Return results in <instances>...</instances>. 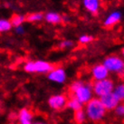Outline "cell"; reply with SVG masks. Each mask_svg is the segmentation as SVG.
I'll list each match as a JSON object with an SVG mask.
<instances>
[{
	"label": "cell",
	"mask_w": 124,
	"mask_h": 124,
	"mask_svg": "<svg viewBox=\"0 0 124 124\" xmlns=\"http://www.w3.org/2000/svg\"><path fill=\"white\" fill-rule=\"evenodd\" d=\"M103 65L110 73L117 74L119 77L124 78V59L117 54H110L104 58Z\"/></svg>",
	"instance_id": "cell-3"
},
{
	"label": "cell",
	"mask_w": 124,
	"mask_h": 124,
	"mask_svg": "<svg viewBox=\"0 0 124 124\" xmlns=\"http://www.w3.org/2000/svg\"><path fill=\"white\" fill-rule=\"evenodd\" d=\"M47 79L51 83L56 84H63L67 81V72L63 67L55 66L47 73Z\"/></svg>",
	"instance_id": "cell-7"
},
{
	"label": "cell",
	"mask_w": 124,
	"mask_h": 124,
	"mask_svg": "<svg viewBox=\"0 0 124 124\" xmlns=\"http://www.w3.org/2000/svg\"><path fill=\"white\" fill-rule=\"evenodd\" d=\"M15 31H16V33L18 34V35H22V34H24V24H23V25H19V26L15 27Z\"/></svg>",
	"instance_id": "cell-23"
},
{
	"label": "cell",
	"mask_w": 124,
	"mask_h": 124,
	"mask_svg": "<svg viewBox=\"0 0 124 124\" xmlns=\"http://www.w3.org/2000/svg\"><path fill=\"white\" fill-rule=\"evenodd\" d=\"M70 21V17L68 16H62V22H64V23H68Z\"/></svg>",
	"instance_id": "cell-24"
},
{
	"label": "cell",
	"mask_w": 124,
	"mask_h": 124,
	"mask_svg": "<svg viewBox=\"0 0 124 124\" xmlns=\"http://www.w3.org/2000/svg\"><path fill=\"white\" fill-rule=\"evenodd\" d=\"M100 101L106 111H113L114 109L120 103V101L114 95L113 93H110L102 96L101 98H100Z\"/></svg>",
	"instance_id": "cell-9"
},
{
	"label": "cell",
	"mask_w": 124,
	"mask_h": 124,
	"mask_svg": "<svg viewBox=\"0 0 124 124\" xmlns=\"http://www.w3.org/2000/svg\"><path fill=\"white\" fill-rule=\"evenodd\" d=\"M66 108L69 109L70 110L73 111V112H75V111H77V110L83 109V104L81 103L79 101L76 99L75 97L71 96L70 98H68V100H67Z\"/></svg>",
	"instance_id": "cell-14"
},
{
	"label": "cell",
	"mask_w": 124,
	"mask_h": 124,
	"mask_svg": "<svg viewBox=\"0 0 124 124\" xmlns=\"http://www.w3.org/2000/svg\"><path fill=\"white\" fill-rule=\"evenodd\" d=\"M73 121L76 124H84L87 121V116L83 109L79 110L73 113Z\"/></svg>",
	"instance_id": "cell-18"
},
{
	"label": "cell",
	"mask_w": 124,
	"mask_h": 124,
	"mask_svg": "<svg viewBox=\"0 0 124 124\" xmlns=\"http://www.w3.org/2000/svg\"><path fill=\"white\" fill-rule=\"evenodd\" d=\"M54 66L52 62L45 60H35L27 61L24 63L23 69L27 73H38V74H47Z\"/></svg>",
	"instance_id": "cell-4"
},
{
	"label": "cell",
	"mask_w": 124,
	"mask_h": 124,
	"mask_svg": "<svg viewBox=\"0 0 124 124\" xmlns=\"http://www.w3.org/2000/svg\"><path fill=\"white\" fill-rule=\"evenodd\" d=\"M44 20V14L42 12H34L25 16V21L29 23H39Z\"/></svg>",
	"instance_id": "cell-16"
},
{
	"label": "cell",
	"mask_w": 124,
	"mask_h": 124,
	"mask_svg": "<svg viewBox=\"0 0 124 124\" xmlns=\"http://www.w3.org/2000/svg\"><path fill=\"white\" fill-rule=\"evenodd\" d=\"M114 113L118 118H124V102H120L118 104V106L114 109Z\"/></svg>",
	"instance_id": "cell-21"
},
{
	"label": "cell",
	"mask_w": 124,
	"mask_h": 124,
	"mask_svg": "<svg viewBox=\"0 0 124 124\" xmlns=\"http://www.w3.org/2000/svg\"><path fill=\"white\" fill-rule=\"evenodd\" d=\"M121 57L124 59V47L122 49H121Z\"/></svg>",
	"instance_id": "cell-26"
},
{
	"label": "cell",
	"mask_w": 124,
	"mask_h": 124,
	"mask_svg": "<svg viewBox=\"0 0 124 124\" xmlns=\"http://www.w3.org/2000/svg\"><path fill=\"white\" fill-rule=\"evenodd\" d=\"M78 41L81 45H87V44H90L92 41H93V37L90 35H80L79 38H78Z\"/></svg>",
	"instance_id": "cell-22"
},
{
	"label": "cell",
	"mask_w": 124,
	"mask_h": 124,
	"mask_svg": "<svg viewBox=\"0 0 124 124\" xmlns=\"http://www.w3.org/2000/svg\"><path fill=\"white\" fill-rule=\"evenodd\" d=\"M90 73H91V76H92V78L94 82L107 79L110 76V72L106 69V67L103 65L102 62L101 63H96V64L92 66Z\"/></svg>",
	"instance_id": "cell-8"
},
{
	"label": "cell",
	"mask_w": 124,
	"mask_h": 124,
	"mask_svg": "<svg viewBox=\"0 0 124 124\" xmlns=\"http://www.w3.org/2000/svg\"><path fill=\"white\" fill-rule=\"evenodd\" d=\"M13 28L9 19L7 18H0V33H7Z\"/></svg>",
	"instance_id": "cell-19"
},
{
	"label": "cell",
	"mask_w": 124,
	"mask_h": 124,
	"mask_svg": "<svg viewBox=\"0 0 124 124\" xmlns=\"http://www.w3.org/2000/svg\"><path fill=\"white\" fill-rule=\"evenodd\" d=\"M16 118L19 124H34V113L28 108H22L18 111Z\"/></svg>",
	"instance_id": "cell-10"
},
{
	"label": "cell",
	"mask_w": 124,
	"mask_h": 124,
	"mask_svg": "<svg viewBox=\"0 0 124 124\" xmlns=\"http://www.w3.org/2000/svg\"><path fill=\"white\" fill-rule=\"evenodd\" d=\"M44 19L46 23L55 25V24H59L60 23H62V15H60L58 12L49 11L44 15Z\"/></svg>",
	"instance_id": "cell-13"
},
{
	"label": "cell",
	"mask_w": 124,
	"mask_h": 124,
	"mask_svg": "<svg viewBox=\"0 0 124 124\" xmlns=\"http://www.w3.org/2000/svg\"><path fill=\"white\" fill-rule=\"evenodd\" d=\"M83 7L85 10L92 15H96L101 9V0H82Z\"/></svg>",
	"instance_id": "cell-12"
},
{
	"label": "cell",
	"mask_w": 124,
	"mask_h": 124,
	"mask_svg": "<svg viewBox=\"0 0 124 124\" xmlns=\"http://www.w3.org/2000/svg\"><path fill=\"white\" fill-rule=\"evenodd\" d=\"M123 102H124V101H123Z\"/></svg>",
	"instance_id": "cell-27"
},
{
	"label": "cell",
	"mask_w": 124,
	"mask_h": 124,
	"mask_svg": "<svg viewBox=\"0 0 124 124\" xmlns=\"http://www.w3.org/2000/svg\"><path fill=\"white\" fill-rule=\"evenodd\" d=\"M93 93L96 98H101L102 96L112 93L115 86V83L110 77L101 81H95L93 83Z\"/></svg>",
	"instance_id": "cell-5"
},
{
	"label": "cell",
	"mask_w": 124,
	"mask_h": 124,
	"mask_svg": "<svg viewBox=\"0 0 124 124\" xmlns=\"http://www.w3.org/2000/svg\"><path fill=\"white\" fill-rule=\"evenodd\" d=\"M58 46L61 49H71L74 46V42L70 39H64L59 43Z\"/></svg>",
	"instance_id": "cell-20"
},
{
	"label": "cell",
	"mask_w": 124,
	"mask_h": 124,
	"mask_svg": "<svg viewBox=\"0 0 124 124\" xmlns=\"http://www.w3.org/2000/svg\"><path fill=\"white\" fill-rule=\"evenodd\" d=\"M9 20H10L13 27H16V26L24 24V23L25 22V16L22 14H14L12 15Z\"/></svg>",
	"instance_id": "cell-17"
},
{
	"label": "cell",
	"mask_w": 124,
	"mask_h": 124,
	"mask_svg": "<svg viewBox=\"0 0 124 124\" xmlns=\"http://www.w3.org/2000/svg\"><path fill=\"white\" fill-rule=\"evenodd\" d=\"M69 91L72 96L75 97L83 105L94 97L93 93V84L83 80H75L72 82L69 85Z\"/></svg>",
	"instance_id": "cell-1"
},
{
	"label": "cell",
	"mask_w": 124,
	"mask_h": 124,
	"mask_svg": "<svg viewBox=\"0 0 124 124\" xmlns=\"http://www.w3.org/2000/svg\"><path fill=\"white\" fill-rule=\"evenodd\" d=\"M114 95L117 97L118 100L120 101V102L124 101V82H120L115 84L113 89Z\"/></svg>",
	"instance_id": "cell-15"
},
{
	"label": "cell",
	"mask_w": 124,
	"mask_h": 124,
	"mask_svg": "<svg viewBox=\"0 0 124 124\" xmlns=\"http://www.w3.org/2000/svg\"><path fill=\"white\" fill-rule=\"evenodd\" d=\"M83 110L87 116V120L93 123H99L103 121L106 117L107 111L102 106L99 98L93 97L92 100L83 105Z\"/></svg>",
	"instance_id": "cell-2"
},
{
	"label": "cell",
	"mask_w": 124,
	"mask_h": 124,
	"mask_svg": "<svg viewBox=\"0 0 124 124\" xmlns=\"http://www.w3.org/2000/svg\"><path fill=\"white\" fill-rule=\"evenodd\" d=\"M68 97L64 93H55L47 99V105L52 110L60 111L66 108Z\"/></svg>",
	"instance_id": "cell-6"
},
{
	"label": "cell",
	"mask_w": 124,
	"mask_h": 124,
	"mask_svg": "<svg viewBox=\"0 0 124 124\" xmlns=\"http://www.w3.org/2000/svg\"><path fill=\"white\" fill-rule=\"evenodd\" d=\"M121 18H122V14L121 11L114 10L110 12V14L104 18L103 25L105 27H112L114 25H116L118 23H120Z\"/></svg>",
	"instance_id": "cell-11"
},
{
	"label": "cell",
	"mask_w": 124,
	"mask_h": 124,
	"mask_svg": "<svg viewBox=\"0 0 124 124\" xmlns=\"http://www.w3.org/2000/svg\"><path fill=\"white\" fill-rule=\"evenodd\" d=\"M34 124H49L47 121H44V120H38L36 121H34Z\"/></svg>",
	"instance_id": "cell-25"
}]
</instances>
